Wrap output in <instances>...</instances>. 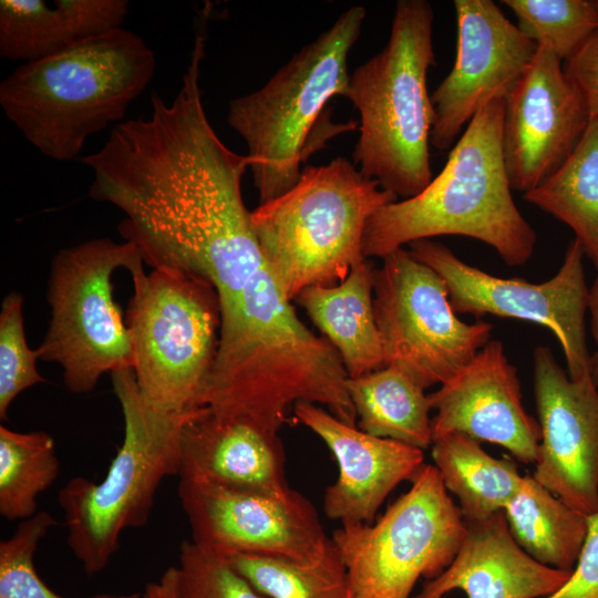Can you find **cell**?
Returning a JSON list of instances; mask_svg holds the SVG:
<instances>
[{
    "label": "cell",
    "instance_id": "22",
    "mask_svg": "<svg viewBox=\"0 0 598 598\" xmlns=\"http://www.w3.org/2000/svg\"><path fill=\"white\" fill-rule=\"evenodd\" d=\"M126 0H1L0 55L23 63L122 28Z\"/></svg>",
    "mask_w": 598,
    "mask_h": 598
},
{
    "label": "cell",
    "instance_id": "33",
    "mask_svg": "<svg viewBox=\"0 0 598 598\" xmlns=\"http://www.w3.org/2000/svg\"><path fill=\"white\" fill-rule=\"evenodd\" d=\"M178 598H267L219 553L184 540L178 555Z\"/></svg>",
    "mask_w": 598,
    "mask_h": 598
},
{
    "label": "cell",
    "instance_id": "3",
    "mask_svg": "<svg viewBox=\"0 0 598 598\" xmlns=\"http://www.w3.org/2000/svg\"><path fill=\"white\" fill-rule=\"evenodd\" d=\"M504 99L467 124L448 158L417 195L379 208L368 220L362 251L383 258L435 236H465L491 246L508 266L534 254L536 233L516 206L502 151Z\"/></svg>",
    "mask_w": 598,
    "mask_h": 598
},
{
    "label": "cell",
    "instance_id": "25",
    "mask_svg": "<svg viewBox=\"0 0 598 598\" xmlns=\"http://www.w3.org/2000/svg\"><path fill=\"white\" fill-rule=\"evenodd\" d=\"M432 458L466 522L503 512L523 481L514 461L489 455L480 441L458 432L434 440Z\"/></svg>",
    "mask_w": 598,
    "mask_h": 598
},
{
    "label": "cell",
    "instance_id": "6",
    "mask_svg": "<svg viewBox=\"0 0 598 598\" xmlns=\"http://www.w3.org/2000/svg\"><path fill=\"white\" fill-rule=\"evenodd\" d=\"M399 200L350 161L302 168L285 194L251 212L261 255L286 296L341 282L362 262L369 218Z\"/></svg>",
    "mask_w": 598,
    "mask_h": 598
},
{
    "label": "cell",
    "instance_id": "12",
    "mask_svg": "<svg viewBox=\"0 0 598 598\" xmlns=\"http://www.w3.org/2000/svg\"><path fill=\"white\" fill-rule=\"evenodd\" d=\"M382 259L373 272V308L384 367L424 390L441 385L489 341L493 327L461 320L444 280L410 250L401 247Z\"/></svg>",
    "mask_w": 598,
    "mask_h": 598
},
{
    "label": "cell",
    "instance_id": "18",
    "mask_svg": "<svg viewBox=\"0 0 598 598\" xmlns=\"http://www.w3.org/2000/svg\"><path fill=\"white\" fill-rule=\"evenodd\" d=\"M429 400L436 411L433 441L458 432L497 444L523 463H536L540 426L524 408L517 370L499 340H489Z\"/></svg>",
    "mask_w": 598,
    "mask_h": 598
},
{
    "label": "cell",
    "instance_id": "16",
    "mask_svg": "<svg viewBox=\"0 0 598 598\" xmlns=\"http://www.w3.org/2000/svg\"><path fill=\"white\" fill-rule=\"evenodd\" d=\"M588 123L585 101L563 61L538 45L504 104L502 151L512 189L524 195L548 179L571 155Z\"/></svg>",
    "mask_w": 598,
    "mask_h": 598
},
{
    "label": "cell",
    "instance_id": "21",
    "mask_svg": "<svg viewBox=\"0 0 598 598\" xmlns=\"http://www.w3.org/2000/svg\"><path fill=\"white\" fill-rule=\"evenodd\" d=\"M571 571L527 555L512 537L504 513L497 512L466 522L465 537L451 565L412 598H443L456 589L467 598H542L556 591Z\"/></svg>",
    "mask_w": 598,
    "mask_h": 598
},
{
    "label": "cell",
    "instance_id": "17",
    "mask_svg": "<svg viewBox=\"0 0 598 598\" xmlns=\"http://www.w3.org/2000/svg\"><path fill=\"white\" fill-rule=\"evenodd\" d=\"M534 392L540 443L534 478L573 508L598 511V388L573 380L547 347H536Z\"/></svg>",
    "mask_w": 598,
    "mask_h": 598
},
{
    "label": "cell",
    "instance_id": "15",
    "mask_svg": "<svg viewBox=\"0 0 598 598\" xmlns=\"http://www.w3.org/2000/svg\"><path fill=\"white\" fill-rule=\"evenodd\" d=\"M457 39L450 73L431 94V146L448 150L485 105L506 99L532 64L538 45L492 0L454 1Z\"/></svg>",
    "mask_w": 598,
    "mask_h": 598
},
{
    "label": "cell",
    "instance_id": "19",
    "mask_svg": "<svg viewBox=\"0 0 598 598\" xmlns=\"http://www.w3.org/2000/svg\"><path fill=\"white\" fill-rule=\"evenodd\" d=\"M293 415L337 461L338 478L326 488L322 507L328 518L341 524H372L389 494L424 466L423 450L368 434L319 405L297 403Z\"/></svg>",
    "mask_w": 598,
    "mask_h": 598
},
{
    "label": "cell",
    "instance_id": "29",
    "mask_svg": "<svg viewBox=\"0 0 598 598\" xmlns=\"http://www.w3.org/2000/svg\"><path fill=\"white\" fill-rule=\"evenodd\" d=\"M60 461L53 437L43 431L0 426V515L25 520L38 513V496L58 478Z\"/></svg>",
    "mask_w": 598,
    "mask_h": 598
},
{
    "label": "cell",
    "instance_id": "10",
    "mask_svg": "<svg viewBox=\"0 0 598 598\" xmlns=\"http://www.w3.org/2000/svg\"><path fill=\"white\" fill-rule=\"evenodd\" d=\"M138 248L96 238L60 250L51 265L48 302L51 319L39 359L55 362L76 394L91 392L105 373L132 368L133 349L126 321L114 301L112 276L143 268Z\"/></svg>",
    "mask_w": 598,
    "mask_h": 598
},
{
    "label": "cell",
    "instance_id": "38",
    "mask_svg": "<svg viewBox=\"0 0 598 598\" xmlns=\"http://www.w3.org/2000/svg\"><path fill=\"white\" fill-rule=\"evenodd\" d=\"M347 598H353V597H352L351 594H350Z\"/></svg>",
    "mask_w": 598,
    "mask_h": 598
},
{
    "label": "cell",
    "instance_id": "28",
    "mask_svg": "<svg viewBox=\"0 0 598 598\" xmlns=\"http://www.w3.org/2000/svg\"><path fill=\"white\" fill-rule=\"evenodd\" d=\"M267 598H347L348 574L332 539L311 560L254 553H219Z\"/></svg>",
    "mask_w": 598,
    "mask_h": 598
},
{
    "label": "cell",
    "instance_id": "37",
    "mask_svg": "<svg viewBox=\"0 0 598 598\" xmlns=\"http://www.w3.org/2000/svg\"><path fill=\"white\" fill-rule=\"evenodd\" d=\"M588 313L590 316L591 334L596 342V352L591 355L592 377L598 388V277L589 288Z\"/></svg>",
    "mask_w": 598,
    "mask_h": 598
},
{
    "label": "cell",
    "instance_id": "13",
    "mask_svg": "<svg viewBox=\"0 0 598 598\" xmlns=\"http://www.w3.org/2000/svg\"><path fill=\"white\" fill-rule=\"evenodd\" d=\"M409 246L413 257L444 280L456 313L478 318L492 315L545 327L563 349L568 375L573 380L592 377L586 339L589 287L584 267L585 254L577 239L568 244L556 275L540 283L489 275L431 239H420Z\"/></svg>",
    "mask_w": 598,
    "mask_h": 598
},
{
    "label": "cell",
    "instance_id": "5",
    "mask_svg": "<svg viewBox=\"0 0 598 598\" xmlns=\"http://www.w3.org/2000/svg\"><path fill=\"white\" fill-rule=\"evenodd\" d=\"M434 12L426 0H399L390 38L349 75L346 97L360 115L353 164L398 199L432 181L433 105L427 71L435 65Z\"/></svg>",
    "mask_w": 598,
    "mask_h": 598
},
{
    "label": "cell",
    "instance_id": "30",
    "mask_svg": "<svg viewBox=\"0 0 598 598\" xmlns=\"http://www.w3.org/2000/svg\"><path fill=\"white\" fill-rule=\"evenodd\" d=\"M519 30L566 61L597 29L598 0H503Z\"/></svg>",
    "mask_w": 598,
    "mask_h": 598
},
{
    "label": "cell",
    "instance_id": "27",
    "mask_svg": "<svg viewBox=\"0 0 598 598\" xmlns=\"http://www.w3.org/2000/svg\"><path fill=\"white\" fill-rule=\"evenodd\" d=\"M524 199L566 224L598 270V118L567 161Z\"/></svg>",
    "mask_w": 598,
    "mask_h": 598
},
{
    "label": "cell",
    "instance_id": "24",
    "mask_svg": "<svg viewBox=\"0 0 598 598\" xmlns=\"http://www.w3.org/2000/svg\"><path fill=\"white\" fill-rule=\"evenodd\" d=\"M516 544L533 559L551 568L573 570L588 534V516L564 503L533 475L503 509Z\"/></svg>",
    "mask_w": 598,
    "mask_h": 598
},
{
    "label": "cell",
    "instance_id": "14",
    "mask_svg": "<svg viewBox=\"0 0 598 598\" xmlns=\"http://www.w3.org/2000/svg\"><path fill=\"white\" fill-rule=\"evenodd\" d=\"M177 492L190 540L217 553L311 560L331 542L312 503L295 489L274 495L179 480Z\"/></svg>",
    "mask_w": 598,
    "mask_h": 598
},
{
    "label": "cell",
    "instance_id": "7",
    "mask_svg": "<svg viewBox=\"0 0 598 598\" xmlns=\"http://www.w3.org/2000/svg\"><path fill=\"white\" fill-rule=\"evenodd\" d=\"M124 437L100 482L76 476L59 491L66 544L86 575L99 574L118 550L122 533L144 526L161 483L178 475L185 425L203 409L165 411L142 396L132 368L111 373Z\"/></svg>",
    "mask_w": 598,
    "mask_h": 598
},
{
    "label": "cell",
    "instance_id": "23",
    "mask_svg": "<svg viewBox=\"0 0 598 598\" xmlns=\"http://www.w3.org/2000/svg\"><path fill=\"white\" fill-rule=\"evenodd\" d=\"M373 272L372 265L364 259L338 285H315L297 297L340 354L349 378L384 367L373 308Z\"/></svg>",
    "mask_w": 598,
    "mask_h": 598
},
{
    "label": "cell",
    "instance_id": "35",
    "mask_svg": "<svg viewBox=\"0 0 598 598\" xmlns=\"http://www.w3.org/2000/svg\"><path fill=\"white\" fill-rule=\"evenodd\" d=\"M563 68L579 90L590 118H598V29L566 60Z\"/></svg>",
    "mask_w": 598,
    "mask_h": 598
},
{
    "label": "cell",
    "instance_id": "1",
    "mask_svg": "<svg viewBox=\"0 0 598 598\" xmlns=\"http://www.w3.org/2000/svg\"><path fill=\"white\" fill-rule=\"evenodd\" d=\"M200 24L169 103L151 97L147 118L117 123L104 146L80 161L93 173L89 195L121 209L118 231L154 268L199 276L217 291L220 311L230 307L264 267L241 179L248 155L228 148L203 105Z\"/></svg>",
    "mask_w": 598,
    "mask_h": 598
},
{
    "label": "cell",
    "instance_id": "26",
    "mask_svg": "<svg viewBox=\"0 0 598 598\" xmlns=\"http://www.w3.org/2000/svg\"><path fill=\"white\" fill-rule=\"evenodd\" d=\"M347 389L361 431L420 450L432 445L429 394L401 370L383 367L349 378Z\"/></svg>",
    "mask_w": 598,
    "mask_h": 598
},
{
    "label": "cell",
    "instance_id": "20",
    "mask_svg": "<svg viewBox=\"0 0 598 598\" xmlns=\"http://www.w3.org/2000/svg\"><path fill=\"white\" fill-rule=\"evenodd\" d=\"M178 477L274 495L292 489L278 434L243 420L217 417L207 408L183 430Z\"/></svg>",
    "mask_w": 598,
    "mask_h": 598
},
{
    "label": "cell",
    "instance_id": "8",
    "mask_svg": "<svg viewBox=\"0 0 598 598\" xmlns=\"http://www.w3.org/2000/svg\"><path fill=\"white\" fill-rule=\"evenodd\" d=\"M365 16L361 6L349 8L264 86L229 102L227 123L247 144L260 204L285 194L300 178L316 121L331 97L347 94L348 55Z\"/></svg>",
    "mask_w": 598,
    "mask_h": 598
},
{
    "label": "cell",
    "instance_id": "4",
    "mask_svg": "<svg viewBox=\"0 0 598 598\" xmlns=\"http://www.w3.org/2000/svg\"><path fill=\"white\" fill-rule=\"evenodd\" d=\"M155 69L146 42L117 28L21 64L1 82L0 105L43 155L72 161L91 135L123 122Z\"/></svg>",
    "mask_w": 598,
    "mask_h": 598
},
{
    "label": "cell",
    "instance_id": "36",
    "mask_svg": "<svg viewBox=\"0 0 598 598\" xmlns=\"http://www.w3.org/2000/svg\"><path fill=\"white\" fill-rule=\"evenodd\" d=\"M142 598H178V569L168 567L158 580L145 586Z\"/></svg>",
    "mask_w": 598,
    "mask_h": 598
},
{
    "label": "cell",
    "instance_id": "32",
    "mask_svg": "<svg viewBox=\"0 0 598 598\" xmlns=\"http://www.w3.org/2000/svg\"><path fill=\"white\" fill-rule=\"evenodd\" d=\"M39 354L28 347L23 324V297L16 291L4 297L0 311V419L6 420L13 400L44 381L38 372Z\"/></svg>",
    "mask_w": 598,
    "mask_h": 598
},
{
    "label": "cell",
    "instance_id": "31",
    "mask_svg": "<svg viewBox=\"0 0 598 598\" xmlns=\"http://www.w3.org/2000/svg\"><path fill=\"white\" fill-rule=\"evenodd\" d=\"M55 518L47 511L19 523L14 533L0 542V598H65L38 575L34 554ZM87 598H142L140 595H95Z\"/></svg>",
    "mask_w": 598,
    "mask_h": 598
},
{
    "label": "cell",
    "instance_id": "2",
    "mask_svg": "<svg viewBox=\"0 0 598 598\" xmlns=\"http://www.w3.org/2000/svg\"><path fill=\"white\" fill-rule=\"evenodd\" d=\"M265 265L236 302L220 313L219 342L202 406L221 419L278 434L297 403L326 406L357 426L340 354L297 317Z\"/></svg>",
    "mask_w": 598,
    "mask_h": 598
},
{
    "label": "cell",
    "instance_id": "11",
    "mask_svg": "<svg viewBox=\"0 0 598 598\" xmlns=\"http://www.w3.org/2000/svg\"><path fill=\"white\" fill-rule=\"evenodd\" d=\"M408 492L372 524H341L331 539L353 598H412L421 577L440 576L466 534L437 468L424 464Z\"/></svg>",
    "mask_w": 598,
    "mask_h": 598
},
{
    "label": "cell",
    "instance_id": "9",
    "mask_svg": "<svg viewBox=\"0 0 598 598\" xmlns=\"http://www.w3.org/2000/svg\"><path fill=\"white\" fill-rule=\"evenodd\" d=\"M126 324L143 399L165 411L200 409L219 342L220 305L206 279L177 269L131 274Z\"/></svg>",
    "mask_w": 598,
    "mask_h": 598
},
{
    "label": "cell",
    "instance_id": "34",
    "mask_svg": "<svg viewBox=\"0 0 598 598\" xmlns=\"http://www.w3.org/2000/svg\"><path fill=\"white\" fill-rule=\"evenodd\" d=\"M542 598H598V511L588 515V534L568 579Z\"/></svg>",
    "mask_w": 598,
    "mask_h": 598
}]
</instances>
